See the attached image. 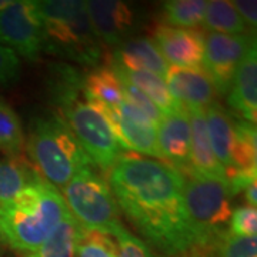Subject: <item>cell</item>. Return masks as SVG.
<instances>
[{
	"instance_id": "obj_1",
	"label": "cell",
	"mask_w": 257,
	"mask_h": 257,
	"mask_svg": "<svg viewBox=\"0 0 257 257\" xmlns=\"http://www.w3.org/2000/svg\"><path fill=\"white\" fill-rule=\"evenodd\" d=\"M107 182L117 207L146 244L170 257L199 248L184 206L182 176L173 166L139 155H120Z\"/></svg>"
},
{
	"instance_id": "obj_2",
	"label": "cell",
	"mask_w": 257,
	"mask_h": 257,
	"mask_svg": "<svg viewBox=\"0 0 257 257\" xmlns=\"http://www.w3.org/2000/svg\"><path fill=\"white\" fill-rule=\"evenodd\" d=\"M69 211L62 193L37 177L8 204L0 206V239L32 253L53 233Z\"/></svg>"
},
{
	"instance_id": "obj_3",
	"label": "cell",
	"mask_w": 257,
	"mask_h": 257,
	"mask_svg": "<svg viewBox=\"0 0 257 257\" xmlns=\"http://www.w3.org/2000/svg\"><path fill=\"white\" fill-rule=\"evenodd\" d=\"M43 20V47L47 55L99 67L104 47L93 30L83 0L37 2Z\"/></svg>"
},
{
	"instance_id": "obj_4",
	"label": "cell",
	"mask_w": 257,
	"mask_h": 257,
	"mask_svg": "<svg viewBox=\"0 0 257 257\" xmlns=\"http://www.w3.org/2000/svg\"><path fill=\"white\" fill-rule=\"evenodd\" d=\"M25 146L37 173L60 190L79 170L93 166L72 130L57 114L30 120Z\"/></svg>"
},
{
	"instance_id": "obj_5",
	"label": "cell",
	"mask_w": 257,
	"mask_h": 257,
	"mask_svg": "<svg viewBox=\"0 0 257 257\" xmlns=\"http://www.w3.org/2000/svg\"><path fill=\"white\" fill-rule=\"evenodd\" d=\"M182 176L183 199L199 240V248H210L229 230L231 194L226 182L193 170L190 165L175 167Z\"/></svg>"
},
{
	"instance_id": "obj_6",
	"label": "cell",
	"mask_w": 257,
	"mask_h": 257,
	"mask_svg": "<svg viewBox=\"0 0 257 257\" xmlns=\"http://www.w3.org/2000/svg\"><path fill=\"white\" fill-rule=\"evenodd\" d=\"M62 192L70 214L83 229L111 234L121 224L109 182L90 166L79 170Z\"/></svg>"
},
{
	"instance_id": "obj_7",
	"label": "cell",
	"mask_w": 257,
	"mask_h": 257,
	"mask_svg": "<svg viewBox=\"0 0 257 257\" xmlns=\"http://www.w3.org/2000/svg\"><path fill=\"white\" fill-rule=\"evenodd\" d=\"M57 110L93 165L109 172L121 155V147L106 117L83 94L63 103Z\"/></svg>"
},
{
	"instance_id": "obj_8",
	"label": "cell",
	"mask_w": 257,
	"mask_h": 257,
	"mask_svg": "<svg viewBox=\"0 0 257 257\" xmlns=\"http://www.w3.org/2000/svg\"><path fill=\"white\" fill-rule=\"evenodd\" d=\"M0 45L36 62L43 47V20L36 0H10L0 10Z\"/></svg>"
},
{
	"instance_id": "obj_9",
	"label": "cell",
	"mask_w": 257,
	"mask_h": 257,
	"mask_svg": "<svg viewBox=\"0 0 257 257\" xmlns=\"http://www.w3.org/2000/svg\"><path fill=\"white\" fill-rule=\"evenodd\" d=\"M253 46H256V40L250 33L223 35L207 32L204 35L203 70L209 76L216 93H229L239 64Z\"/></svg>"
},
{
	"instance_id": "obj_10",
	"label": "cell",
	"mask_w": 257,
	"mask_h": 257,
	"mask_svg": "<svg viewBox=\"0 0 257 257\" xmlns=\"http://www.w3.org/2000/svg\"><path fill=\"white\" fill-rule=\"evenodd\" d=\"M89 101V100H87ZM106 117L119 146L147 157L160 159L157 149L156 127L146 116L123 99L119 106L109 107L97 101H89Z\"/></svg>"
},
{
	"instance_id": "obj_11",
	"label": "cell",
	"mask_w": 257,
	"mask_h": 257,
	"mask_svg": "<svg viewBox=\"0 0 257 257\" xmlns=\"http://www.w3.org/2000/svg\"><path fill=\"white\" fill-rule=\"evenodd\" d=\"M86 9L103 46L116 49L139 30L138 8L120 0H89Z\"/></svg>"
},
{
	"instance_id": "obj_12",
	"label": "cell",
	"mask_w": 257,
	"mask_h": 257,
	"mask_svg": "<svg viewBox=\"0 0 257 257\" xmlns=\"http://www.w3.org/2000/svg\"><path fill=\"white\" fill-rule=\"evenodd\" d=\"M155 45L166 63L182 69H203L204 33L197 29H179L157 23L152 29Z\"/></svg>"
},
{
	"instance_id": "obj_13",
	"label": "cell",
	"mask_w": 257,
	"mask_h": 257,
	"mask_svg": "<svg viewBox=\"0 0 257 257\" xmlns=\"http://www.w3.org/2000/svg\"><path fill=\"white\" fill-rule=\"evenodd\" d=\"M165 82L173 100L184 110H204L217 97L213 83L203 69L169 66Z\"/></svg>"
},
{
	"instance_id": "obj_14",
	"label": "cell",
	"mask_w": 257,
	"mask_h": 257,
	"mask_svg": "<svg viewBox=\"0 0 257 257\" xmlns=\"http://www.w3.org/2000/svg\"><path fill=\"white\" fill-rule=\"evenodd\" d=\"M160 159L173 167L189 165L190 155V123L186 110L163 116L156 130Z\"/></svg>"
},
{
	"instance_id": "obj_15",
	"label": "cell",
	"mask_w": 257,
	"mask_h": 257,
	"mask_svg": "<svg viewBox=\"0 0 257 257\" xmlns=\"http://www.w3.org/2000/svg\"><path fill=\"white\" fill-rule=\"evenodd\" d=\"M230 109L251 124L257 119V53L253 46L239 64L227 97Z\"/></svg>"
},
{
	"instance_id": "obj_16",
	"label": "cell",
	"mask_w": 257,
	"mask_h": 257,
	"mask_svg": "<svg viewBox=\"0 0 257 257\" xmlns=\"http://www.w3.org/2000/svg\"><path fill=\"white\" fill-rule=\"evenodd\" d=\"M128 70H146L165 79L169 64L150 37H132L104 56Z\"/></svg>"
},
{
	"instance_id": "obj_17",
	"label": "cell",
	"mask_w": 257,
	"mask_h": 257,
	"mask_svg": "<svg viewBox=\"0 0 257 257\" xmlns=\"http://www.w3.org/2000/svg\"><path fill=\"white\" fill-rule=\"evenodd\" d=\"M190 123V155H189V165L193 170L204 176H210L227 183L226 172L214 156L211 149L210 139L207 135L206 119L203 110H186Z\"/></svg>"
},
{
	"instance_id": "obj_18",
	"label": "cell",
	"mask_w": 257,
	"mask_h": 257,
	"mask_svg": "<svg viewBox=\"0 0 257 257\" xmlns=\"http://www.w3.org/2000/svg\"><path fill=\"white\" fill-rule=\"evenodd\" d=\"M104 62L111 72L116 74V77L119 80L130 83L140 92L145 93L147 97L156 104V107L162 111L163 116L172 114L175 111L184 110L170 96L165 79L150 73V72H146V70H128L121 64L116 63L107 57H104Z\"/></svg>"
},
{
	"instance_id": "obj_19",
	"label": "cell",
	"mask_w": 257,
	"mask_h": 257,
	"mask_svg": "<svg viewBox=\"0 0 257 257\" xmlns=\"http://www.w3.org/2000/svg\"><path fill=\"white\" fill-rule=\"evenodd\" d=\"M207 135L214 156L223 166L224 172L230 170L231 166V145H233V119L220 103L214 101L204 110Z\"/></svg>"
},
{
	"instance_id": "obj_20",
	"label": "cell",
	"mask_w": 257,
	"mask_h": 257,
	"mask_svg": "<svg viewBox=\"0 0 257 257\" xmlns=\"http://www.w3.org/2000/svg\"><path fill=\"white\" fill-rule=\"evenodd\" d=\"M83 96L89 101H97L109 107H116L123 101L119 79L107 66L94 67L84 76Z\"/></svg>"
},
{
	"instance_id": "obj_21",
	"label": "cell",
	"mask_w": 257,
	"mask_h": 257,
	"mask_svg": "<svg viewBox=\"0 0 257 257\" xmlns=\"http://www.w3.org/2000/svg\"><path fill=\"white\" fill-rule=\"evenodd\" d=\"M37 177L42 176L23 157L0 159V206L12 202Z\"/></svg>"
},
{
	"instance_id": "obj_22",
	"label": "cell",
	"mask_w": 257,
	"mask_h": 257,
	"mask_svg": "<svg viewBox=\"0 0 257 257\" xmlns=\"http://www.w3.org/2000/svg\"><path fill=\"white\" fill-rule=\"evenodd\" d=\"M80 224L70 211L64 214L59 226L39 247L23 257H74V244Z\"/></svg>"
},
{
	"instance_id": "obj_23",
	"label": "cell",
	"mask_w": 257,
	"mask_h": 257,
	"mask_svg": "<svg viewBox=\"0 0 257 257\" xmlns=\"http://www.w3.org/2000/svg\"><path fill=\"white\" fill-rule=\"evenodd\" d=\"M202 25L209 32L223 35H247L248 29L233 3L227 0L207 2Z\"/></svg>"
},
{
	"instance_id": "obj_24",
	"label": "cell",
	"mask_w": 257,
	"mask_h": 257,
	"mask_svg": "<svg viewBox=\"0 0 257 257\" xmlns=\"http://www.w3.org/2000/svg\"><path fill=\"white\" fill-rule=\"evenodd\" d=\"M231 166V169H257L256 124L243 119L233 120Z\"/></svg>"
},
{
	"instance_id": "obj_25",
	"label": "cell",
	"mask_w": 257,
	"mask_h": 257,
	"mask_svg": "<svg viewBox=\"0 0 257 257\" xmlns=\"http://www.w3.org/2000/svg\"><path fill=\"white\" fill-rule=\"evenodd\" d=\"M206 0H170L162 5V18L159 23L179 29H194L200 26L204 18Z\"/></svg>"
},
{
	"instance_id": "obj_26",
	"label": "cell",
	"mask_w": 257,
	"mask_h": 257,
	"mask_svg": "<svg viewBox=\"0 0 257 257\" xmlns=\"http://www.w3.org/2000/svg\"><path fill=\"white\" fill-rule=\"evenodd\" d=\"M25 135L18 113L0 96V152L8 157H22Z\"/></svg>"
},
{
	"instance_id": "obj_27",
	"label": "cell",
	"mask_w": 257,
	"mask_h": 257,
	"mask_svg": "<svg viewBox=\"0 0 257 257\" xmlns=\"http://www.w3.org/2000/svg\"><path fill=\"white\" fill-rule=\"evenodd\" d=\"M74 257H117V243L110 233L80 227L74 244Z\"/></svg>"
},
{
	"instance_id": "obj_28",
	"label": "cell",
	"mask_w": 257,
	"mask_h": 257,
	"mask_svg": "<svg viewBox=\"0 0 257 257\" xmlns=\"http://www.w3.org/2000/svg\"><path fill=\"white\" fill-rule=\"evenodd\" d=\"M213 247L217 257H257V236L237 237L227 231Z\"/></svg>"
},
{
	"instance_id": "obj_29",
	"label": "cell",
	"mask_w": 257,
	"mask_h": 257,
	"mask_svg": "<svg viewBox=\"0 0 257 257\" xmlns=\"http://www.w3.org/2000/svg\"><path fill=\"white\" fill-rule=\"evenodd\" d=\"M120 87H121V93H123V99L128 101L133 107H136L140 110L147 119L150 120L155 127H159L160 121L163 120V114L162 111L156 107V104L147 97L145 93H142L135 86H132L130 83L124 82V80H119Z\"/></svg>"
},
{
	"instance_id": "obj_30",
	"label": "cell",
	"mask_w": 257,
	"mask_h": 257,
	"mask_svg": "<svg viewBox=\"0 0 257 257\" xmlns=\"http://www.w3.org/2000/svg\"><path fill=\"white\" fill-rule=\"evenodd\" d=\"M111 236L117 243V257H156L143 240L133 236L123 224L113 230Z\"/></svg>"
},
{
	"instance_id": "obj_31",
	"label": "cell",
	"mask_w": 257,
	"mask_h": 257,
	"mask_svg": "<svg viewBox=\"0 0 257 257\" xmlns=\"http://www.w3.org/2000/svg\"><path fill=\"white\" fill-rule=\"evenodd\" d=\"M230 234L237 237L257 236V210L253 206H240L230 217Z\"/></svg>"
},
{
	"instance_id": "obj_32",
	"label": "cell",
	"mask_w": 257,
	"mask_h": 257,
	"mask_svg": "<svg viewBox=\"0 0 257 257\" xmlns=\"http://www.w3.org/2000/svg\"><path fill=\"white\" fill-rule=\"evenodd\" d=\"M20 73V60L10 49L0 45V87L15 83Z\"/></svg>"
},
{
	"instance_id": "obj_33",
	"label": "cell",
	"mask_w": 257,
	"mask_h": 257,
	"mask_svg": "<svg viewBox=\"0 0 257 257\" xmlns=\"http://www.w3.org/2000/svg\"><path fill=\"white\" fill-rule=\"evenodd\" d=\"M234 9L237 10L240 18L243 19V22L246 23L248 29L253 30V33L256 32L257 26V2L256 0H236L231 2Z\"/></svg>"
},
{
	"instance_id": "obj_34",
	"label": "cell",
	"mask_w": 257,
	"mask_h": 257,
	"mask_svg": "<svg viewBox=\"0 0 257 257\" xmlns=\"http://www.w3.org/2000/svg\"><path fill=\"white\" fill-rule=\"evenodd\" d=\"M244 199H246V202H247V206H253V207H256V204H257V187H256V184L250 186L247 190L244 192Z\"/></svg>"
},
{
	"instance_id": "obj_35",
	"label": "cell",
	"mask_w": 257,
	"mask_h": 257,
	"mask_svg": "<svg viewBox=\"0 0 257 257\" xmlns=\"http://www.w3.org/2000/svg\"><path fill=\"white\" fill-rule=\"evenodd\" d=\"M10 3V0H0V10H3Z\"/></svg>"
},
{
	"instance_id": "obj_36",
	"label": "cell",
	"mask_w": 257,
	"mask_h": 257,
	"mask_svg": "<svg viewBox=\"0 0 257 257\" xmlns=\"http://www.w3.org/2000/svg\"><path fill=\"white\" fill-rule=\"evenodd\" d=\"M190 257H203V256H199V254H197V256H190Z\"/></svg>"
}]
</instances>
